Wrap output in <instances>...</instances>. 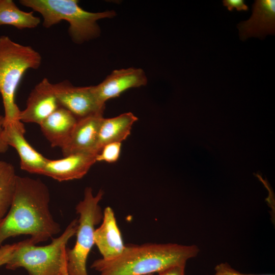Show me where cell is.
<instances>
[{"label":"cell","instance_id":"1","mask_svg":"<svg viewBox=\"0 0 275 275\" xmlns=\"http://www.w3.org/2000/svg\"><path fill=\"white\" fill-rule=\"evenodd\" d=\"M49 191L41 180L17 176L11 206L0 219V246L7 239L26 235L34 244L52 238L60 225L49 210Z\"/></svg>","mask_w":275,"mask_h":275},{"label":"cell","instance_id":"2","mask_svg":"<svg viewBox=\"0 0 275 275\" xmlns=\"http://www.w3.org/2000/svg\"><path fill=\"white\" fill-rule=\"evenodd\" d=\"M199 249L195 245L148 243L126 244L123 252L117 258L95 260L91 268L100 275H147L158 273L167 268L197 256Z\"/></svg>","mask_w":275,"mask_h":275},{"label":"cell","instance_id":"3","mask_svg":"<svg viewBox=\"0 0 275 275\" xmlns=\"http://www.w3.org/2000/svg\"><path fill=\"white\" fill-rule=\"evenodd\" d=\"M76 0H20L21 5L39 13L43 18V25L51 27L62 20L69 24V35L73 42L81 44L96 38L100 34L97 21L113 18L114 10L91 12L82 9Z\"/></svg>","mask_w":275,"mask_h":275},{"label":"cell","instance_id":"4","mask_svg":"<svg viewBox=\"0 0 275 275\" xmlns=\"http://www.w3.org/2000/svg\"><path fill=\"white\" fill-rule=\"evenodd\" d=\"M40 54L30 46L13 41L8 36L0 37V94L5 111V123L20 121V110L16 102L17 89L25 72L38 69Z\"/></svg>","mask_w":275,"mask_h":275},{"label":"cell","instance_id":"5","mask_svg":"<svg viewBox=\"0 0 275 275\" xmlns=\"http://www.w3.org/2000/svg\"><path fill=\"white\" fill-rule=\"evenodd\" d=\"M77 218L73 220L59 237L46 245L37 246L29 239L17 243L5 264L8 269L22 267L29 275H62L66 264L65 251L70 239L75 235Z\"/></svg>","mask_w":275,"mask_h":275},{"label":"cell","instance_id":"6","mask_svg":"<svg viewBox=\"0 0 275 275\" xmlns=\"http://www.w3.org/2000/svg\"><path fill=\"white\" fill-rule=\"evenodd\" d=\"M104 192L102 189L94 195L92 189L87 187L83 199L76 206L78 214L76 231V240L74 246L66 247V268L69 275H88L87 261L94 244L95 226L103 218V212L99 205Z\"/></svg>","mask_w":275,"mask_h":275},{"label":"cell","instance_id":"7","mask_svg":"<svg viewBox=\"0 0 275 275\" xmlns=\"http://www.w3.org/2000/svg\"><path fill=\"white\" fill-rule=\"evenodd\" d=\"M54 94L61 106L67 109L77 119L103 115L105 105L100 103L92 87H75L68 80L53 84Z\"/></svg>","mask_w":275,"mask_h":275},{"label":"cell","instance_id":"8","mask_svg":"<svg viewBox=\"0 0 275 275\" xmlns=\"http://www.w3.org/2000/svg\"><path fill=\"white\" fill-rule=\"evenodd\" d=\"M60 106L53 91V84L44 78L31 91L26 107L20 111L19 119L21 122L40 125Z\"/></svg>","mask_w":275,"mask_h":275},{"label":"cell","instance_id":"9","mask_svg":"<svg viewBox=\"0 0 275 275\" xmlns=\"http://www.w3.org/2000/svg\"><path fill=\"white\" fill-rule=\"evenodd\" d=\"M147 83L143 70L131 67L114 70L101 82L92 87L99 102L105 105L107 100L119 96L127 90L144 86Z\"/></svg>","mask_w":275,"mask_h":275},{"label":"cell","instance_id":"10","mask_svg":"<svg viewBox=\"0 0 275 275\" xmlns=\"http://www.w3.org/2000/svg\"><path fill=\"white\" fill-rule=\"evenodd\" d=\"M24 133L22 122H11L4 125L3 138L9 146L13 147L17 151L22 170L41 174L48 159L29 144L24 136Z\"/></svg>","mask_w":275,"mask_h":275},{"label":"cell","instance_id":"11","mask_svg":"<svg viewBox=\"0 0 275 275\" xmlns=\"http://www.w3.org/2000/svg\"><path fill=\"white\" fill-rule=\"evenodd\" d=\"M96 155L92 153H77L62 159H48L41 175L60 182L80 179L96 162Z\"/></svg>","mask_w":275,"mask_h":275},{"label":"cell","instance_id":"12","mask_svg":"<svg viewBox=\"0 0 275 275\" xmlns=\"http://www.w3.org/2000/svg\"><path fill=\"white\" fill-rule=\"evenodd\" d=\"M94 244L97 246L102 259L109 260L120 256L125 249L121 231L118 226L114 212L106 207L103 212L101 225L95 229Z\"/></svg>","mask_w":275,"mask_h":275},{"label":"cell","instance_id":"13","mask_svg":"<svg viewBox=\"0 0 275 275\" xmlns=\"http://www.w3.org/2000/svg\"><path fill=\"white\" fill-rule=\"evenodd\" d=\"M252 12L250 19L237 25L242 40L251 37L264 38L268 34H274V0L255 1L252 6Z\"/></svg>","mask_w":275,"mask_h":275},{"label":"cell","instance_id":"14","mask_svg":"<svg viewBox=\"0 0 275 275\" xmlns=\"http://www.w3.org/2000/svg\"><path fill=\"white\" fill-rule=\"evenodd\" d=\"M103 115H97L78 119L66 144L61 148L64 157L77 153L97 154L96 145Z\"/></svg>","mask_w":275,"mask_h":275},{"label":"cell","instance_id":"15","mask_svg":"<svg viewBox=\"0 0 275 275\" xmlns=\"http://www.w3.org/2000/svg\"><path fill=\"white\" fill-rule=\"evenodd\" d=\"M77 120L70 111L60 106L39 125L51 147L61 149L69 139Z\"/></svg>","mask_w":275,"mask_h":275},{"label":"cell","instance_id":"16","mask_svg":"<svg viewBox=\"0 0 275 275\" xmlns=\"http://www.w3.org/2000/svg\"><path fill=\"white\" fill-rule=\"evenodd\" d=\"M138 118L131 112L122 114L115 117L103 118L98 130L96 145L98 154L106 145L121 143L130 135L133 124Z\"/></svg>","mask_w":275,"mask_h":275},{"label":"cell","instance_id":"17","mask_svg":"<svg viewBox=\"0 0 275 275\" xmlns=\"http://www.w3.org/2000/svg\"><path fill=\"white\" fill-rule=\"evenodd\" d=\"M40 22L33 11L20 10L12 0H0V25H10L22 30L36 28Z\"/></svg>","mask_w":275,"mask_h":275},{"label":"cell","instance_id":"18","mask_svg":"<svg viewBox=\"0 0 275 275\" xmlns=\"http://www.w3.org/2000/svg\"><path fill=\"white\" fill-rule=\"evenodd\" d=\"M17 178L14 166L0 160V219L5 216L11 206Z\"/></svg>","mask_w":275,"mask_h":275},{"label":"cell","instance_id":"19","mask_svg":"<svg viewBox=\"0 0 275 275\" xmlns=\"http://www.w3.org/2000/svg\"><path fill=\"white\" fill-rule=\"evenodd\" d=\"M121 143H112L105 145L96 155L97 161L113 163L119 159Z\"/></svg>","mask_w":275,"mask_h":275},{"label":"cell","instance_id":"20","mask_svg":"<svg viewBox=\"0 0 275 275\" xmlns=\"http://www.w3.org/2000/svg\"><path fill=\"white\" fill-rule=\"evenodd\" d=\"M213 275H274L271 273L265 274H247L240 272L227 263L219 264L215 267V273Z\"/></svg>","mask_w":275,"mask_h":275},{"label":"cell","instance_id":"21","mask_svg":"<svg viewBox=\"0 0 275 275\" xmlns=\"http://www.w3.org/2000/svg\"><path fill=\"white\" fill-rule=\"evenodd\" d=\"M17 243L0 246V266L7 263Z\"/></svg>","mask_w":275,"mask_h":275},{"label":"cell","instance_id":"22","mask_svg":"<svg viewBox=\"0 0 275 275\" xmlns=\"http://www.w3.org/2000/svg\"><path fill=\"white\" fill-rule=\"evenodd\" d=\"M223 3V5L226 7L230 11H232L234 9H236L238 11H247L249 10L248 5L245 4L243 0H224Z\"/></svg>","mask_w":275,"mask_h":275},{"label":"cell","instance_id":"23","mask_svg":"<svg viewBox=\"0 0 275 275\" xmlns=\"http://www.w3.org/2000/svg\"><path fill=\"white\" fill-rule=\"evenodd\" d=\"M185 264H178L167 268L158 273V275H185Z\"/></svg>","mask_w":275,"mask_h":275},{"label":"cell","instance_id":"24","mask_svg":"<svg viewBox=\"0 0 275 275\" xmlns=\"http://www.w3.org/2000/svg\"><path fill=\"white\" fill-rule=\"evenodd\" d=\"M4 116L0 115V153H5L8 149L9 146L6 143L3 138V132L4 127Z\"/></svg>","mask_w":275,"mask_h":275},{"label":"cell","instance_id":"25","mask_svg":"<svg viewBox=\"0 0 275 275\" xmlns=\"http://www.w3.org/2000/svg\"><path fill=\"white\" fill-rule=\"evenodd\" d=\"M62 275H69L66 268V264L63 268Z\"/></svg>","mask_w":275,"mask_h":275},{"label":"cell","instance_id":"26","mask_svg":"<svg viewBox=\"0 0 275 275\" xmlns=\"http://www.w3.org/2000/svg\"><path fill=\"white\" fill-rule=\"evenodd\" d=\"M147 275H153V274H147Z\"/></svg>","mask_w":275,"mask_h":275}]
</instances>
